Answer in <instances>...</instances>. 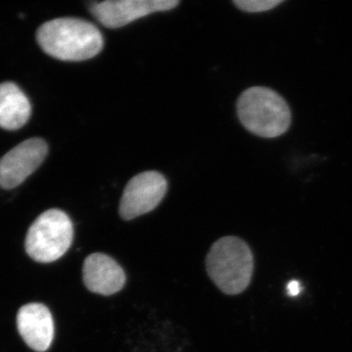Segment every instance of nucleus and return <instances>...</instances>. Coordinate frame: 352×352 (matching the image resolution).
Here are the masks:
<instances>
[{
	"mask_svg": "<svg viewBox=\"0 0 352 352\" xmlns=\"http://www.w3.org/2000/svg\"><path fill=\"white\" fill-rule=\"evenodd\" d=\"M44 52L63 61H85L103 50V36L98 28L76 18H59L44 23L36 32Z\"/></svg>",
	"mask_w": 352,
	"mask_h": 352,
	"instance_id": "obj_1",
	"label": "nucleus"
},
{
	"mask_svg": "<svg viewBox=\"0 0 352 352\" xmlns=\"http://www.w3.org/2000/svg\"><path fill=\"white\" fill-rule=\"evenodd\" d=\"M237 113L245 129L259 138L283 135L292 124L288 103L281 95L267 87L245 90L238 99Z\"/></svg>",
	"mask_w": 352,
	"mask_h": 352,
	"instance_id": "obj_2",
	"label": "nucleus"
},
{
	"mask_svg": "<svg viewBox=\"0 0 352 352\" xmlns=\"http://www.w3.org/2000/svg\"><path fill=\"white\" fill-rule=\"evenodd\" d=\"M210 279L227 295H238L251 283L254 256L244 241L234 236L217 240L207 256Z\"/></svg>",
	"mask_w": 352,
	"mask_h": 352,
	"instance_id": "obj_3",
	"label": "nucleus"
},
{
	"mask_svg": "<svg viewBox=\"0 0 352 352\" xmlns=\"http://www.w3.org/2000/svg\"><path fill=\"white\" fill-rule=\"evenodd\" d=\"M73 237V223L68 214L56 208L46 210L30 227L25 252L38 263H53L68 252Z\"/></svg>",
	"mask_w": 352,
	"mask_h": 352,
	"instance_id": "obj_4",
	"label": "nucleus"
},
{
	"mask_svg": "<svg viewBox=\"0 0 352 352\" xmlns=\"http://www.w3.org/2000/svg\"><path fill=\"white\" fill-rule=\"evenodd\" d=\"M168 190L166 178L157 171H145L131 178L120 199L122 219H136L160 205Z\"/></svg>",
	"mask_w": 352,
	"mask_h": 352,
	"instance_id": "obj_5",
	"label": "nucleus"
},
{
	"mask_svg": "<svg viewBox=\"0 0 352 352\" xmlns=\"http://www.w3.org/2000/svg\"><path fill=\"white\" fill-rule=\"evenodd\" d=\"M177 0H107L94 2L90 7L100 24L108 29H119L152 13L171 10Z\"/></svg>",
	"mask_w": 352,
	"mask_h": 352,
	"instance_id": "obj_6",
	"label": "nucleus"
},
{
	"mask_svg": "<svg viewBox=\"0 0 352 352\" xmlns=\"http://www.w3.org/2000/svg\"><path fill=\"white\" fill-rule=\"evenodd\" d=\"M48 146L41 138L28 139L0 160V186L12 189L19 186L34 173L47 156Z\"/></svg>",
	"mask_w": 352,
	"mask_h": 352,
	"instance_id": "obj_7",
	"label": "nucleus"
},
{
	"mask_svg": "<svg viewBox=\"0 0 352 352\" xmlns=\"http://www.w3.org/2000/svg\"><path fill=\"white\" fill-rule=\"evenodd\" d=\"M17 327L22 339L34 351H46L52 344L54 321L50 309L41 303H29L21 307Z\"/></svg>",
	"mask_w": 352,
	"mask_h": 352,
	"instance_id": "obj_8",
	"label": "nucleus"
},
{
	"mask_svg": "<svg viewBox=\"0 0 352 352\" xmlns=\"http://www.w3.org/2000/svg\"><path fill=\"white\" fill-rule=\"evenodd\" d=\"M83 282L90 292L111 296L124 288L126 276L115 259L105 254L95 252L83 263Z\"/></svg>",
	"mask_w": 352,
	"mask_h": 352,
	"instance_id": "obj_9",
	"label": "nucleus"
},
{
	"mask_svg": "<svg viewBox=\"0 0 352 352\" xmlns=\"http://www.w3.org/2000/svg\"><path fill=\"white\" fill-rule=\"evenodd\" d=\"M31 113L29 99L17 85H0V127L7 131L19 129L27 124Z\"/></svg>",
	"mask_w": 352,
	"mask_h": 352,
	"instance_id": "obj_10",
	"label": "nucleus"
},
{
	"mask_svg": "<svg viewBox=\"0 0 352 352\" xmlns=\"http://www.w3.org/2000/svg\"><path fill=\"white\" fill-rule=\"evenodd\" d=\"M283 3V0H235L234 4L248 13H261L271 10Z\"/></svg>",
	"mask_w": 352,
	"mask_h": 352,
	"instance_id": "obj_11",
	"label": "nucleus"
},
{
	"mask_svg": "<svg viewBox=\"0 0 352 352\" xmlns=\"http://www.w3.org/2000/svg\"><path fill=\"white\" fill-rule=\"evenodd\" d=\"M300 289H302V288H300V285L298 282L292 281L291 283L288 285V293L289 296H298V294H300Z\"/></svg>",
	"mask_w": 352,
	"mask_h": 352,
	"instance_id": "obj_12",
	"label": "nucleus"
}]
</instances>
